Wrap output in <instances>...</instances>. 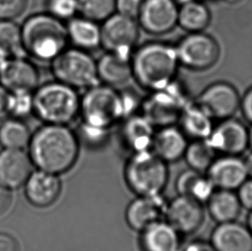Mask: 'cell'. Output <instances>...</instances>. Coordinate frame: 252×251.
Masks as SVG:
<instances>
[{
  "instance_id": "ffe728a7",
  "label": "cell",
  "mask_w": 252,
  "mask_h": 251,
  "mask_svg": "<svg viewBox=\"0 0 252 251\" xmlns=\"http://www.w3.org/2000/svg\"><path fill=\"white\" fill-rule=\"evenodd\" d=\"M209 242L216 251H252V233L237 220L217 224Z\"/></svg>"
},
{
  "instance_id": "603a6c76",
  "label": "cell",
  "mask_w": 252,
  "mask_h": 251,
  "mask_svg": "<svg viewBox=\"0 0 252 251\" xmlns=\"http://www.w3.org/2000/svg\"><path fill=\"white\" fill-rule=\"evenodd\" d=\"M0 82L10 92H32L37 86L39 74L36 68L27 61L10 59L0 71Z\"/></svg>"
},
{
  "instance_id": "f907efd6",
  "label": "cell",
  "mask_w": 252,
  "mask_h": 251,
  "mask_svg": "<svg viewBox=\"0 0 252 251\" xmlns=\"http://www.w3.org/2000/svg\"><path fill=\"white\" fill-rule=\"evenodd\" d=\"M176 1V3L178 4V6L179 5H182V4H184V3H188V2H190L192 0H175Z\"/></svg>"
},
{
  "instance_id": "681fc988",
  "label": "cell",
  "mask_w": 252,
  "mask_h": 251,
  "mask_svg": "<svg viewBox=\"0 0 252 251\" xmlns=\"http://www.w3.org/2000/svg\"><path fill=\"white\" fill-rule=\"evenodd\" d=\"M222 1H224V2L229 3V4H236V3H240L243 0H222Z\"/></svg>"
},
{
  "instance_id": "f546056e",
  "label": "cell",
  "mask_w": 252,
  "mask_h": 251,
  "mask_svg": "<svg viewBox=\"0 0 252 251\" xmlns=\"http://www.w3.org/2000/svg\"><path fill=\"white\" fill-rule=\"evenodd\" d=\"M216 155L206 139H197L189 142L184 159L189 169L206 173L217 157Z\"/></svg>"
},
{
  "instance_id": "f35d334b",
  "label": "cell",
  "mask_w": 252,
  "mask_h": 251,
  "mask_svg": "<svg viewBox=\"0 0 252 251\" xmlns=\"http://www.w3.org/2000/svg\"><path fill=\"white\" fill-rule=\"evenodd\" d=\"M241 207L252 210V178L248 177L236 190Z\"/></svg>"
},
{
  "instance_id": "484cf974",
  "label": "cell",
  "mask_w": 252,
  "mask_h": 251,
  "mask_svg": "<svg viewBox=\"0 0 252 251\" xmlns=\"http://www.w3.org/2000/svg\"><path fill=\"white\" fill-rule=\"evenodd\" d=\"M175 188L177 194L189 197L203 204H206L216 189L207 174L189 168L177 176Z\"/></svg>"
},
{
  "instance_id": "74e56055",
  "label": "cell",
  "mask_w": 252,
  "mask_h": 251,
  "mask_svg": "<svg viewBox=\"0 0 252 251\" xmlns=\"http://www.w3.org/2000/svg\"><path fill=\"white\" fill-rule=\"evenodd\" d=\"M144 0H116L117 13L136 19Z\"/></svg>"
},
{
  "instance_id": "4316f807",
  "label": "cell",
  "mask_w": 252,
  "mask_h": 251,
  "mask_svg": "<svg viewBox=\"0 0 252 251\" xmlns=\"http://www.w3.org/2000/svg\"><path fill=\"white\" fill-rule=\"evenodd\" d=\"M208 214L217 224L238 220L241 213V204L236 191L216 189L206 202Z\"/></svg>"
},
{
  "instance_id": "e0dca14e",
  "label": "cell",
  "mask_w": 252,
  "mask_h": 251,
  "mask_svg": "<svg viewBox=\"0 0 252 251\" xmlns=\"http://www.w3.org/2000/svg\"><path fill=\"white\" fill-rule=\"evenodd\" d=\"M120 123L121 140L130 154L152 150L157 128L141 113L126 116Z\"/></svg>"
},
{
  "instance_id": "83f0119b",
  "label": "cell",
  "mask_w": 252,
  "mask_h": 251,
  "mask_svg": "<svg viewBox=\"0 0 252 251\" xmlns=\"http://www.w3.org/2000/svg\"><path fill=\"white\" fill-rule=\"evenodd\" d=\"M178 123L189 140L208 139L215 126L214 120L194 102L184 109Z\"/></svg>"
},
{
  "instance_id": "5bb4252c",
  "label": "cell",
  "mask_w": 252,
  "mask_h": 251,
  "mask_svg": "<svg viewBox=\"0 0 252 251\" xmlns=\"http://www.w3.org/2000/svg\"><path fill=\"white\" fill-rule=\"evenodd\" d=\"M182 235L194 234L205 221L204 204L179 195L168 200L164 219Z\"/></svg>"
},
{
  "instance_id": "30bf717a",
  "label": "cell",
  "mask_w": 252,
  "mask_h": 251,
  "mask_svg": "<svg viewBox=\"0 0 252 251\" xmlns=\"http://www.w3.org/2000/svg\"><path fill=\"white\" fill-rule=\"evenodd\" d=\"M140 28L136 19L116 13L101 24V48L131 58L139 46Z\"/></svg>"
},
{
  "instance_id": "277c9868",
  "label": "cell",
  "mask_w": 252,
  "mask_h": 251,
  "mask_svg": "<svg viewBox=\"0 0 252 251\" xmlns=\"http://www.w3.org/2000/svg\"><path fill=\"white\" fill-rule=\"evenodd\" d=\"M22 35L24 50L41 62H53L68 47L66 25L49 13L29 18Z\"/></svg>"
},
{
  "instance_id": "4dcf8cb0",
  "label": "cell",
  "mask_w": 252,
  "mask_h": 251,
  "mask_svg": "<svg viewBox=\"0 0 252 251\" xmlns=\"http://www.w3.org/2000/svg\"><path fill=\"white\" fill-rule=\"evenodd\" d=\"M31 139L30 130L20 121L10 120L0 126V144L5 149H22Z\"/></svg>"
},
{
  "instance_id": "bcb514c9",
  "label": "cell",
  "mask_w": 252,
  "mask_h": 251,
  "mask_svg": "<svg viewBox=\"0 0 252 251\" xmlns=\"http://www.w3.org/2000/svg\"><path fill=\"white\" fill-rule=\"evenodd\" d=\"M10 60V57L8 55H5L3 51L0 50V71L3 69V66L5 65L7 62Z\"/></svg>"
},
{
  "instance_id": "60d3db41",
  "label": "cell",
  "mask_w": 252,
  "mask_h": 251,
  "mask_svg": "<svg viewBox=\"0 0 252 251\" xmlns=\"http://www.w3.org/2000/svg\"><path fill=\"white\" fill-rule=\"evenodd\" d=\"M178 251H216L210 242L204 240H192L184 245H181Z\"/></svg>"
},
{
  "instance_id": "52a82bcc",
  "label": "cell",
  "mask_w": 252,
  "mask_h": 251,
  "mask_svg": "<svg viewBox=\"0 0 252 251\" xmlns=\"http://www.w3.org/2000/svg\"><path fill=\"white\" fill-rule=\"evenodd\" d=\"M148 93L140 102V112L156 128L177 125L184 109L191 102L187 91L177 78L165 88Z\"/></svg>"
},
{
  "instance_id": "ab89813d",
  "label": "cell",
  "mask_w": 252,
  "mask_h": 251,
  "mask_svg": "<svg viewBox=\"0 0 252 251\" xmlns=\"http://www.w3.org/2000/svg\"><path fill=\"white\" fill-rule=\"evenodd\" d=\"M246 122L252 125V86L241 96L240 109Z\"/></svg>"
},
{
  "instance_id": "9a60e30c",
  "label": "cell",
  "mask_w": 252,
  "mask_h": 251,
  "mask_svg": "<svg viewBox=\"0 0 252 251\" xmlns=\"http://www.w3.org/2000/svg\"><path fill=\"white\" fill-rule=\"evenodd\" d=\"M167 202L163 194L136 195L126 206V224L133 231H143L150 224L164 220Z\"/></svg>"
},
{
  "instance_id": "f6af8a7d",
  "label": "cell",
  "mask_w": 252,
  "mask_h": 251,
  "mask_svg": "<svg viewBox=\"0 0 252 251\" xmlns=\"http://www.w3.org/2000/svg\"><path fill=\"white\" fill-rule=\"evenodd\" d=\"M245 162H246V170H247L248 176L250 178H252V152L245 158Z\"/></svg>"
},
{
  "instance_id": "e575fe53",
  "label": "cell",
  "mask_w": 252,
  "mask_h": 251,
  "mask_svg": "<svg viewBox=\"0 0 252 251\" xmlns=\"http://www.w3.org/2000/svg\"><path fill=\"white\" fill-rule=\"evenodd\" d=\"M80 145H85L89 148H100L105 145L109 138L110 130L97 128L80 123L78 131H75Z\"/></svg>"
},
{
  "instance_id": "8992f818",
  "label": "cell",
  "mask_w": 252,
  "mask_h": 251,
  "mask_svg": "<svg viewBox=\"0 0 252 251\" xmlns=\"http://www.w3.org/2000/svg\"><path fill=\"white\" fill-rule=\"evenodd\" d=\"M152 150L132 153L126 161L123 177L135 195L163 194L169 181V166Z\"/></svg>"
},
{
  "instance_id": "1f68e13d",
  "label": "cell",
  "mask_w": 252,
  "mask_h": 251,
  "mask_svg": "<svg viewBox=\"0 0 252 251\" xmlns=\"http://www.w3.org/2000/svg\"><path fill=\"white\" fill-rule=\"evenodd\" d=\"M0 50L9 57L20 58L24 53L22 30L9 20L0 23Z\"/></svg>"
},
{
  "instance_id": "d6986e66",
  "label": "cell",
  "mask_w": 252,
  "mask_h": 251,
  "mask_svg": "<svg viewBox=\"0 0 252 251\" xmlns=\"http://www.w3.org/2000/svg\"><path fill=\"white\" fill-rule=\"evenodd\" d=\"M32 168L31 157L21 149H5L0 153V183L9 188L26 184Z\"/></svg>"
},
{
  "instance_id": "7bdbcfd3",
  "label": "cell",
  "mask_w": 252,
  "mask_h": 251,
  "mask_svg": "<svg viewBox=\"0 0 252 251\" xmlns=\"http://www.w3.org/2000/svg\"><path fill=\"white\" fill-rule=\"evenodd\" d=\"M18 245L15 238L8 234H0V251H18Z\"/></svg>"
},
{
  "instance_id": "d6a6232c",
  "label": "cell",
  "mask_w": 252,
  "mask_h": 251,
  "mask_svg": "<svg viewBox=\"0 0 252 251\" xmlns=\"http://www.w3.org/2000/svg\"><path fill=\"white\" fill-rule=\"evenodd\" d=\"M79 16L102 24L116 13V0H78Z\"/></svg>"
},
{
  "instance_id": "7402d4cb",
  "label": "cell",
  "mask_w": 252,
  "mask_h": 251,
  "mask_svg": "<svg viewBox=\"0 0 252 251\" xmlns=\"http://www.w3.org/2000/svg\"><path fill=\"white\" fill-rule=\"evenodd\" d=\"M142 251H178L181 234L165 220L157 221L139 232Z\"/></svg>"
},
{
  "instance_id": "ee69618b",
  "label": "cell",
  "mask_w": 252,
  "mask_h": 251,
  "mask_svg": "<svg viewBox=\"0 0 252 251\" xmlns=\"http://www.w3.org/2000/svg\"><path fill=\"white\" fill-rule=\"evenodd\" d=\"M8 95L6 89L3 85H0V120L3 119L4 116L8 114Z\"/></svg>"
},
{
  "instance_id": "8d00e7d4",
  "label": "cell",
  "mask_w": 252,
  "mask_h": 251,
  "mask_svg": "<svg viewBox=\"0 0 252 251\" xmlns=\"http://www.w3.org/2000/svg\"><path fill=\"white\" fill-rule=\"evenodd\" d=\"M26 5L27 0H0V19H13L24 11Z\"/></svg>"
},
{
  "instance_id": "8fae6325",
  "label": "cell",
  "mask_w": 252,
  "mask_h": 251,
  "mask_svg": "<svg viewBox=\"0 0 252 251\" xmlns=\"http://www.w3.org/2000/svg\"><path fill=\"white\" fill-rule=\"evenodd\" d=\"M241 96L235 86L225 81L208 85L194 102L215 121L232 118L240 109Z\"/></svg>"
},
{
  "instance_id": "9c48e42d",
  "label": "cell",
  "mask_w": 252,
  "mask_h": 251,
  "mask_svg": "<svg viewBox=\"0 0 252 251\" xmlns=\"http://www.w3.org/2000/svg\"><path fill=\"white\" fill-rule=\"evenodd\" d=\"M175 48L180 66L191 71L210 70L217 64L221 55L217 40L205 31L188 33Z\"/></svg>"
},
{
  "instance_id": "c3c4849f",
  "label": "cell",
  "mask_w": 252,
  "mask_h": 251,
  "mask_svg": "<svg viewBox=\"0 0 252 251\" xmlns=\"http://www.w3.org/2000/svg\"><path fill=\"white\" fill-rule=\"evenodd\" d=\"M248 139H249V147L252 149V125L248 130Z\"/></svg>"
},
{
  "instance_id": "d4e9b609",
  "label": "cell",
  "mask_w": 252,
  "mask_h": 251,
  "mask_svg": "<svg viewBox=\"0 0 252 251\" xmlns=\"http://www.w3.org/2000/svg\"><path fill=\"white\" fill-rule=\"evenodd\" d=\"M69 42L85 51L101 48V24L77 16L65 23Z\"/></svg>"
},
{
  "instance_id": "3957f363",
  "label": "cell",
  "mask_w": 252,
  "mask_h": 251,
  "mask_svg": "<svg viewBox=\"0 0 252 251\" xmlns=\"http://www.w3.org/2000/svg\"><path fill=\"white\" fill-rule=\"evenodd\" d=\"M140 102L132 94L100 83L81 95L79 117L85 125L111 130L126 116L136 113Z\"/></svg>"
},
{
  "instance_id": "5b68a950",
  "label": "cell",
  "mask_w": 252,
  "mask_h": 251,
  "mask_svg": "<svg viewBox=\"0 0 252 251\" xmlns=\"http://www.w3.org/2000/svg\"><path fill=\"white\" fill-rule=\"evenodd\" d=\"M81 95L62 82L42 85L34 94V111L45 124L69 126L80 116Z\"/></svg>"
},
{
  "instance_id": "f1b7e54d",
  "label": "cell",
  "mask_w": 252,
  "mask_h": 251,
  "mask_svg": "<svg viewBox=\"0 0 252 251\" xmlns=\"http://www.w3.org/2000/svg\"><path fill=\"white\" fill-rule=\"evenodd\" d=\"M211 20V11L201 0H192L179 5L177 26L187 33L204 32Z\"/></svg>"
},
{
  "instance_id": "6da1fadb",
  "label": "cell",
  "mask_w": 252,
  "mask_h": 251,
  "mask_svg": "<svg viewBox=\"0 0 252 251\" xmlns=\"http://www.w3.org/2000/svg\"><path fill=\"white\" fill-rule=\"evenodd\" d=\"M80 146L69 126L45 124L31 137L30 157L39 170L61 176L75 166Z\"/></svg>"
},
{
  "instance_id": "ba28073f",
  "label": "cell",
  "mask_w": 252,
  "mask_h": 251,
  "mask_svg": "<svg viewBox=\"0 0 252 251\" xmlns=\"http://www.w3.org/2000/svg\"><path fill=\"white\" fill-rule=\"evenodd\" d=\"M51 63L56 80L79 92L100 84L96 61L90 52L67 47Z\"/></svg>"
},
{
  "instance_id": "7a4b0ae2",
  "label": "cell",
  "mask_w": 252,
  "mask_h": 251,
  "mask_svg": "<svg viewBox=\"0 0 252 251\" xmlns=\"http://www.w3.org/2000/svg\"><path fill=\"white\" fill-rule=\"evenodd\" d=\"M131 65L137 85L153 92L165 88L177 79L180 64L174 45L149 41L133 51Z\"/></svg>"
},
{
  "instance_id": "d590c367",
  "label": "cell",
  "mask_w": 252,
  "mask_h": 251,
  "mask_svg": "<svg viewBox=\"0 0 252 251\" xmlns=\"http://www.w3.org/2000/svg\"><path fill=\"white\" fill-rule=\"evenodd\" d=\"M48 13L64 23L79 15L78 0H48Z\"/></svg>"
},
{
  "instance_id": "44dd1931",
  "label": "cell",
  "mask_w": 252,
  "mask_h": 251,
  "mask_svg": "<svg viewBox=\"0 0 252 251\" xmlns=\"http://www.w3.org/2000/svg\"><path fill=\"white\" fill-rule=\"evenodd\" d=\"M189 139L177 125L156 129L152 151L164 162L176 163L184 158Z\"/></svg>"
},
{
  "instance_id": "7dc6e473",
  "label": "cell",
  "mask_w": 252,
  "mask_h": 251,
  "mask_svg": "<svg viewBox=\"0 0 252 251\" xmlns=\"http://www.w3.org/2000/svg\"><path fill=\"white\" fill-rule=\"evenodd\" d=\"M247 226L250 229V231L252 233V210L250 211L249 216H248V220H247Z\"/></svg>"
},
{
  "instance_id": "ac0fdd59",
  "label": "cell",
  "mask_w": 252,
  "mask_h": 251,
  "mask_svg": "<svg viewBox=\"0 0 252 251\" xmlns=\"http://www.w3.org/2000/svg\"><path fill=\"white\" fill-rule=\"evenodd\" d=\"M62 191V180L55 174L38 170L32 172L25 184V193L34 207L46 208L58 200Z\"/></svg>"
},
{
  "instance_id": "7c38bea8",
  "label": "cell",
  "mask_w": 252,
  "mask_h": 251,
  "mask_svg": "<svg viewBox=\"0 0 252 251\" xmlns=\"http://www.w3.org/2000/svg\"><path fill=\"white\" fill-rule=\"evenodd\" d=\"M178 8L175 0H144L136 18L140 30L152 35L169 34L177 26Z\"/></svg>"
},
{
  "instance_id": "cb8c5ba5",
  "label": "cell",
  "mask_w": 252,
  "mask_h": 251,
  "mask_svg": "<svg viewBox=\"0 0 252 251\" xmlns=\"http://www.w3.org/2000/svg\"><path fill=\"white\" fill-rule=\"evenodd\" d=\"M99 81L114 88L126 85L133 78L131 58L105 52L96 61Z\"/></svg>"
},
{
  "instance_id": "b9f144b4",
  "label": "cell",
  "mask_w": 252,
  "mask_h": 251,
  "mask_svg": "<svg viewBox=\"0 0 252 251\" xmlns=\"http://www.w3.org/2000/svg\"><path fill=\"white\" fill-rule=\"evenodd\" d=\"M12 203V193L10 188L0 183V216L6 214Z\"/></svg>"
},
{
  "instance_id": "2e32d148",
  "label": "cell",
  "mask_w": 252,
  "mask_h": 251,
  "mask_svg": "<svg viewBox=\"0 0 252 251\" xmlns=\"http://www.w3.org/2000/svg\"><path fill=\"white\" fill-rule=\"evenodd\" d=\"M206 174L215 188L232 191L238 189L249 177L245 158L237 155L216 157Z\"/></svg>"
},
{
  "instance_id": "836d02e7",
  "label": "cell",
  "mask_w": 252,
  "mask_h": 251,
  "mask_svg": "<svg viewBox=\"0 0 252 251\" xmlns=\"http://www.w3.org/2000/svg\"><path fill=\"white\" fill-rule=\"evenodd\" d=\"M8 113L16 117H25L34 110V95L32 92L15 91L8 95Z\"/></svg>"
},
{
  "instance_id": "4fadbf2b",
  "label": "cell",
  "mask_w": 252,
  "mask_h": 251,
  "mask_svg": "<svg viewBox=\"0 0 252 251\" xmlns=\"http://www.w3.org/2000/svg\"><path fill=\"white\" fill-rule=\"evenodd\" d=\"M246 126L234 117L219 121L206 139L216 154L241 156L249 147Z\"/></svg>"
}]
</instances>
